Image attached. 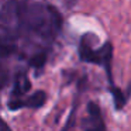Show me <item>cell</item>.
Returning a JSON list of instances; mask_svg holds the SVG:
<instances>
[{
    "instance_id": "6da1fadb",
    "label": "cell",
    "mask_w": 131,
    "mask_h": 131,
    "mask_svg": "<svg viewBox=\"0 0 131 131\" xmlns=\"http://www.w3.org/2000/svg\"><path fill=\"white\" fill-rule=\"evenodd\" d=\"M93 34H86L82 37L79 44V58L83 62H89L93 65L103 66L107 73V79L110 86L114 85L113 82V71H111V62H113V45L110 41H106L103 45L93 48L92 45Z\"/></svg>"
},
{
    "instance_id": "7a4b0ae2",
    "label": "cell",
    "mask_w": 131,
    "mask_h": 131,
    "mask_svg": "<svg viewBox=\"0 0 131 131\" xmlns=\"http://www.w3.org/2000/svg\"><path fill=\"white\" fill-rule=\"evenodd\" d=\"M61 24V14L54 7L37 4L30 9V26L44 37H54L57 32H59Z\"/></svg>"
},
{
    "instance_id": "3957f363",
    "label": "cell",
    "mask_w": 131,
    "mask_h": 131,
    "mask_svg": "<svg viewBox=\"0 0 131 131\" xmlns=\"http://www.w3.org/2000/svg\"><path fill=\"white\" fill-rule=\"evenodd\" d=\"M83 128H86V130H99V131L106 130L102 110H100L97 103H94V102L88 103V120L83 123Z\"/></svg>"
},
{
    "instance_id": "277c9868",
    "label": "cell",
    "mask_w": 131,
    "mask_h": 131,
    "mask_svg": "<svg viewBox=\"0 0 131 131\" xmlns=\"http://www.w3.org/2000/svg\"><path fill=\"white\" fill-rule=\"evenodd\" d=\"M108 90H110L111 96H113V102H114L116 110H123V107L127 104V100H128V97H130L131 93H128V92L124 93V92H123L120 88H117L116 85L108 86Z\"/></svg>"
},
{
    "instance_id": "5b68a950",
    "label": "cell",
    "mask_w": 131,
    "mask_h": 131,
    "mask_svg": "<svg viewBox=\"0 0 131 131\" xmlns=\"http://www.w3.org/2000/svg\"><path fill=\"white\" fill-rule=\"evenodd\" d=\"M47 94L42 90H37L34 94L28 97L27 100H23V107H31V108H40L45 104Z\"/></svg>"
},
{
    "instance_id": "8992f818",
    "label": "cell",
    "mask_w": 131,
    "mask_h": 131,
    "mask_svg": "<svg viewBox=\"0 0 131 131\" xmlns=\"http://www.w3.org/2000/svg\"><path fill=\"white\" fill-rule=\"evenodd\" d=\"M31 88V82L28 80L26 73H18L14 80V96H20L30 90Z\"/></svg>"
},
{
    "instance_id": "52a82bcc",
    "label": "cell",
    "mask_w": 131,
    "mask_h": 131,
    "mask_svg": "<svg viewBox=\"0 0 131 131\" xmlns=\"http://www.w3.org/2000/svg\"><path fill=\"white\" fill-rule=\"evenodd\" d=\"M45 63H47V55L44 54V52L35 54L34 57L30 59V66H32V68H35V69H41Z\"/></svg>"
},
{
    "instance_id": "ba28073f",
    "label": "cell",
    "mask_w": 131,
    "mask_h": 131,
    "mask_svg": "<svg viewBox=\"0 0 131 131\" xmlns=\"http://www.w3.org/2000/svg\"><path fill=\"white\" fill-rule=\"evenodd\" d=\"M13 49H14L13 47L6 45V44H3V42H0V55H9Z\"/></svg>"
},
{
    "instance_id": "9c48e42d",
    "label": "cell",
    "mask_w": 131,
    "mask_h": 131,
    "mask_svg": "<svg viewBox=\"0 0 131 131\" xmlns=\"http://www.w3.org/2000/svg\"><path fill=\"white\" fill-rule=\"evenodd\" d=\"M0 127H6V125H4L3 123H2V120H0Z\"/></svg>"
}]
</instances>
